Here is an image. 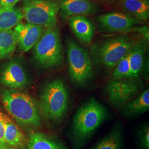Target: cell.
I'll return each instance as SVG.
<instances>
[{"instance_id":"d4e9b609","label":"cell","mask_w":149,"mask_h":149,"mask_svg":"<svg viewBox=\"0 0 149 149\" xmlns=\"http://www.w3.org/2000/svg\"><path fill=\"white\" fill-rule=\"evenodd\" d=\"M143 144L146 149H149V128H147L144 133L143 138Z\"/></svg>"},{"instance_id":"5bb4252c","label":"cell","mask_w":149,"mask_h":149,"mask_svg":"<svg viewBox=\"0 0 149 149\" xmlns=\"http://www.w3.org/2000/svg\"><path fill=\"white\" fill-rule=\"evenodd\" d=\"M24 18L23 12L16 7H0V31L10 30Z\"/></svg>"},{"instance_id":"2e32d148","label":"cell","mask_w":149,"mask_h":149,"mask_svg":"<svg viewBox=\"0 0 149 149\" xmlns=\"http://www.w3.org/2000/svg\"><path fill=\"white\" fill-rule=\"evenodd\" d=\"M149 109V88L141 93L136 98L124 104V113L128 116L143 114Z\"/></svg>"},{"instance_id":"4fadbf2b","label":"cell","mask_w":149,"mask_h":149,"mask_svg":"<svg viewBox=\"0 0 149 149\" xmlns=\"http://www.w3.org/2000/svg\"><path fill=\"white\" fill-rule=\"evenodd\" d=\"M70 28L76 37L85 45L90 44L95 34L93 23L85 17L74 16L69 18Z\"/></svg>"},{"instance_id":"ac0fdd59","label":"cell","mask_w":149,"mask_h":149,"mask_svg":"<svg viewBox=\"0 0 149 149\" xmlns=\"http://www.w3.org/2000/svg\"><path fill=\"white\" fill-rule=\"evenodd\" d=\"M122 5L130 16L139 19H148L149 5L148 0H122Z\"/></svg>"},{"instance_id":"cb8c5ba5","label":"cell","mask_w":149,"mask_h":149,"mask_svg":"<svg viewBox=\"0 0 149 149\" xmlns=\"http://www.w3.org/2000/svg\"><path fill=\"white\" fill-rule=\"evenodd\" d=\"M21 0H0V7H14Z\"/></svg>"},{"instance_id":"6da1fadb","label":"cell","mask_w":149,"mask_h":149,"mask_svg":"<svg viewBox=\"0 0 149 149\" xmlns=\"http://www.w3.org/2000/svg\"><path fill=\"white\" fill-rule=\"evenodd\" d=\"M6 110L17 122L27 127L40 125L42 119L36 103L26 93L13 90H4L1 95Z\"/></svg>"},{"instance_id":"ffe728a7","label":"cell","mask_w":149,"mask_h":149,"mask_svg":"<svg viewBox=\"0 0 149 149\" xmlns=\"http://www.w3.org/2000/svg\"><path fill=\"white\" fill-rule=\"evenodd\" d=\"M17 45V38L14 30L0 31V59L13 53Z\"/></svg>"},{"instance_id":"e0dca14e","label":"cell","mask_w":149,"mask_h":149,"mask_svg":"<svg viewBox=\"0 0 149 149\" xmlns=\"http://www.w3.org/2000/svg\"><path fill=\"white\" fill-rule=\"evenodd\" d=\"M27 145L28 149H66L63 144L38 132L30 135Z\"/></svg>"},{"instance_id":"9a60e30c","label":"cell","mask_w":149,"mask_h":149,"mask_svg":"<svg viewBox=\"0 0 149 149\" xmlns=\"http://www.w3.org/2000/svg\"><path fill=\"white\" fill-rule=\"evenodd\" d=\"M5 140L7 144L17 149H24L27 139L21 129L10 119L6 124Z\"/></svg>"},{"instance_id":"3957f363","label":"cell","mask_w":149,"mask_h":149,"mask_svg":"<svg viewBox=\"0 0 149 149\" xmlns=\"http://www.w3.org/2000/svg\"><path fill=\"white\" fill-rule=\"evenodd\" d=\"M68 105L69 95L62 80L56 79L45 85L40 98V108L45 117L59 120L65 114Z\"/></svg>"},{"instance_id":"8992f818","label":"cell","mask_w":149,"mask_h":149,"mask_svg":"<svg viewBox=\"0 0 149 149\" xmlns=\"http://www.w3.org/2000/svg\"><path fill=\"white\" fill-rule=\"evenodd\" d=\"M67 56L70 79L77 85H83L91 77L93 70L88 52L74 40L67 44Z\"/></svg>"},{"instance_id":"44dd1931","label":"cell","mask_w":149,"mask_h":149,"mask_svg":"<svg viewBox=\"0 0 149 149\" xmlns=\"http://www.w3.org/2000/svg\"><path fill=\"white\" fill-rule=\"evenodd\" d=\"M130 66L129 52L121 59L115 66L112 79H130Z\"/></svg>"},{"instance_id":"8fae6325","label":"cell","mask_w":149,"mask_h":149,"mask_svg":"<svg viewBox=\"0 0 149 149\" xmlns=\"http://www.w3.org/2000/svg\"><path fill=\"white\" fill-rule=\"evenodd\" d=\"M0 82L11 88H22L27 84V76L21 64L17 61H12L2 70Z\"/></svg>"},{"instance_id":"d6986e66","label":"cell","mask_w":149,"mask_h":149,"mask_svg":"<svg viewBox=\"0 0 149 149\" xmlns=\"http://www.w3.org/2000/svg\"><path fill=\"white\" fill-rule=\"evenodd\" d=\"M145 47L143 43H136L129 52L130 79H137L142 69Z\"/></svg>"},{"instance_id":"603a6c76","label":"cell","mask_w":149,"mask_h":149,"mask_svg":"<svg viewBox=\"0 0 149 149\" xmlns=\"http://www.w3.org/2000/svg\"><path fill=\"white\" fill-rule=\"evenodd\" d=\"M10 119L2 112H0V149L6 148L8 145L5 140L6 124Z\"/></svg>"},{"instance_id":"ba28073f","label":"cell","mask_w":149,"mask_h":149,"mask_svg":"<svg viewBox=\"0 0 149 149\" xmlns=\"http://www.w3.org/2000/svg\"><path fill=\"white\" fill-rule=\"evenodd\" d=\"M141 86V82L136 79H112L107 83L105 91L111 103L120 106L138 94Z\"/></svg>"},{"instance_id":"484cf974","label":"cell","mask_w":149,"mask_h":149,"mask_svg":"<svg viewBox=\"0 0 149 149\" xmlns=\"http://www.w3.org/2000/svg\"><path fill=\"white\" fill-rule=\"evenodd\" d=\"M16 149V148H13V147H12V146H7V147H6V148H2V149Z\"/></svg>"},{"instance_id":"5b68a950","label":"cell","mask_w":149,"mask_h":149,"mask_svg":"<svg viewBox=\"0 0 149 149\" xmlns=\"http://www.w3.org/2000/svg\"><path fill=\"white\" fill-rule=\"evenodd\" d=\"M59 10L55 0H23L22 11L28 23L49 28L56 26Z\"/></svg>"},{"instance_id":"7a4b0ae2","label":"cell","mask_w":149,"mask_h":149,"mask_svg":"<svg viewBox=\"0 0 149 149\" xmlns=\"http://www.w3.org/2000/svg\"><path fill=\"white\" fill-rule=\"evenodd\" d=\"M34 58L43 68L59 66L64 59L59 29L56 26L47 28L34 47Z\"/></svg>"},{"instance_id":"52a82bcc","label":"cell","mask_w":149,"mask_h":149,"mask_svg":"<svg viewBox=\"0 0 149 149\" xmlns=\"http://www.w3.org/2000/svg\"><path fill=\"white\" fill-rule=\"evenodd\" d=\"M135 44L136 42L125 36L108 39L96 51L98 60L107 68L115 67Z\"/></svg>"},{"instance_id":"9c48e42d","label":"cell","mask_w":149,"mask_h":149,"mask_svg":"<svg viewBox=\"0 0 149 149\" xmlns=\"http://www.w3.org/2000/svg\"><path fill=\"white\" fill-rule=\"evenodd\" d=\"M97 21L102 29L111 32L126 31L140 23V19L122 12L103 14Z\"/></svg>"},{"instance_id":"7402d4cb","label":"cell","mask_w":149,"mask_h":149,"mask_svg":"<svg viewBox=\"0 0 149 149\" xmlns=\"http://www.w3.org/2000/svg\"><path fill=\"white\" fill-rule=\"evenodd\" d=\"M122 136L118 131H114L103 139L93 149H122Z\"/></svg>"},{"instance_id":"277c9868","label":"cell","mask_w":149,"mask_h":149,"mask_svg":"<svg viewBox=\"0 0 149 149\" xmlns=\"http://www.w3.org/2000/svg\"><path fill=\"white\" fill-rule=\"evenodd\" d=\"M105 108L95 98H91L80 107L73 120L74 133L85 138L92 133L106 118Z\"/></svg>"},{"instance_id":"30bf717a","label":"cell","mask_w":149,"mask_h":149,"mask_svg":"<svg viewBox=\"0 0 149 149\" xmlns=\"http://www.w3.org/2000/svg\"><path fill=\"white\" fill-rule=\"evenodd\" d=\"M17 44L23 52H27L37 44L43 33V27L29 23L20 22L15 27Z\"/></svg>"},{"instance_id":"7c38bea8","label":"cell","mask_w":149,"mask_h":149,"mask_svg":"<svg viewBox=\"0 0 149 149\" xmlns=\"http://www.w3.org/2000/svg\"><path fill=\"white\" fill-rule=\"evenodd\" d=\"M60 10L66 17L85 16L94 13L97 6L90 0H59Z\"/></svg>"}]
</instances>
